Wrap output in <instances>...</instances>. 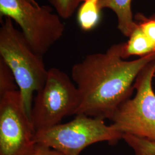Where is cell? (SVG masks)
<instances>
[{"label": "cell", "mask_w": 155, "mask_h": 155, "mask_svg": "<svg viewBox=\"0 0 155 155\" xmlns=\"http://www.w3.org/2000/svg\"><path fill=\"white\" fill-rule=\"evenodd\" d=\"M123 43L104 53L86 56L71 68V78L81 97L77 114L110 120L118 107L130 98L134 83L146 65L155 61V52L127 61L122 57Z\"/></svg>", "instance_id": "obj_1"}, {"label": "cell", "mask_w": 155, "mask_h": 155, "mask_svg": "<svg viewBox=\"0 0 155 155\" xmlns=\"http://www.w3.org/2000/svg\"><path fill=\"white\" fill-rule=\"evenodd\" d=\"M4 18L0 27V58L11 70L30 117L33 93L43 86L48 70L43 56L31 48L21 31L15 27L11 18Z\"/></svg>", "instance_id": "obj_2"}, {"label": "cell", "mask_w": 155, "mask_h": 155, "mask_svg": "<svg viewBox=\"0 0 155 155\" xmlns=\"http://www.w3.org/2000/svg\"><path fill=\"white\" fill-rule=\"evenodd\" d=\"M36 93L30 116L36 133L61 124L66 117L76 115L81 104L76 84L55 67L48 70L45 82Z\"/></svg>", "instance_id": "obj_3"}, {"label": "cell", "mask_w": 155, "mask_h": 155, "mask_svg": "<svg viewBox=\"0 0 155 155\" xmlns=\"http://www.w3.org/2000/svg\"><path fill=\"white\" fill-rule=\"evenodd\" d=\"M70 122L35 133L36 144L45 145L64 155H79L91 144L106 141L117 143L122 139V133L111 124L107 125L104 120L82 114Z\"/></svg>", "instance_id": "obj_4"}, {"label": "cell", "mask_w": 155, "mask_h": 155, "mask_svg": "<svg viewBox=\"0 0 155 155\" xmlns=\"http://www.w3.org/2000/svg\"><path fill=\"white\" fill-rule=\"evenodd\" d=\"M1 18L16 22L31 48L43 56L63 37L65 25L48 5L37 6L27 0H0Z\"/></svg>", "instance_id": "obj_5"}, {"label": "cell", "mask_w": 155, "mask_h": 155, "mask_svg": "<svg viewBox=\"0 0 155 155\" xmlns=\"http://www.w3.org/2000/svg\"><path fill=\"white\" fill-rule=\"evenodd\" d=\"M155 61L146 65L136 78L134 88L136 94L120 106L110 120L122 134H130L155 141V93L152 81Z\"/></svg>", "instance_id": "obj_6"}, {"label": "cell", "mask_w": 155, "mask_h": 155, "mask_svg": "<svg viewBox=\"0 0 155 155\" xmlns=\"http://www.w3.org/2000/svg\"><path fill=\"white\" fill-rule=\"evenodd\" d=\"M35 130L19 90L0 97V155H31Z\"/></svg>", "instance_id": "obj_7"}, {"label": "cell", "mask_w": 155, "mask_h": 155, "mask_svg": "<svg viewBox=\"0 0 155 155\" xmlns=\"http://www.w3.org/2000/svg\"><path fill=\"white\" fill-rule=\"evenodd\" d=\"M132 0H99L100 7L108 8L114 12L117 19V28L129 38L136 27L132 11Z\"/></svg>", "instance_id": "obj_8"}, {"label": "cell", "mask_w": 155, "mask_h": 155, "mask_svg": "<svg viewBox=\"0 0 155 155\" xmlns=\"http://www.w3.org/2000/svg\"><path fill=\"white\" fill-rule=\"evenodd\" d=\"M101 8L99 0H83L78 11L77 20L82 30L88 32L100 21Z\"/></svg>", "instance_id": "obj_9"}, {"label": "cell", "mask_w": 155, "mask_h": 155, "mask_svg": "<svg viewBox=\"0 0 155 155\" xmlns=\"http://www.w3.org/2000/svg\"><path fill=\"white\" fill-rule=\"evenodd\" d=\"M122 139L133 148L135 155H155V141L130 134H123Z\"/></svg>", "instance_id": "obj_10"}, {"label": "cell", "mask_w": 155, "mask_h": 155, "mask_svg": "<svg viewBox=\"0 0 155 155\" xmlns=\"http://www.w3.org/2000/svg\"><path fill=\"white\" fill-rule=\"evenodd\" d=\"M16 90L18 87L11 70L0 58V97Z\"/></svg>", "instance_id": "obj_11"}, {"label": "cell", "mask_w": 155, "mask_h": 155, "mask_svg": "<svg viewBox=\"0 0 155 155\" xmlns=\"http://www.w3.org/2000/svg\"><path fill=\"white\" fill-rule=\"evenodd\" d=\"M59 16L67 19L72 16L83 0H48Z\"/></svg>", "instance_id": "obj_12"}, {"label": "cell", "mask_w": 155, "mask_h": 155, "mask_svg": "<svg viewBox=\"0 0 155 155\" xmlns=\"http://www.w3.org/2000/svg\"><path fill=\"white\" fill-rule=\"evenodd\" d=\"M134 20L137 26L155 47V15L147 17L138 13L136 15Z\"/></svg>", "instance_id": "obj_13"}, {"label": "cell", "mask_w": 155, "mask_h": 155, "mask_svg": "<svg viewBox=\"0 0 155 155\" xmlns=\"http://www.w3.org/2000/svg\"><path fill=\"white\" fill-rule=\"evenodd\" d=\"M31 155H64L58 150L51 148L45 145L36 144Z\"/></svg>", "instance_id": "obj_14"}, {"label": "cell", "mask_w": 155, "mask_h": 155, "mask_svg": "<svg viewBox=\"0 0 155 155\" xmlns=\"http://www.w3.org/2000/svg\"><path fill=\"white\" fill-rule=\"evenodd\" d=\"M27 1H28L29 2H30L31 4H33V5L37 6H40V5L37 2V1L36 0H27Z\"/></svg>", "instance_id": "obj_15"}, {"label": "cell", "mask_w": 155, "mask_h": 155, "mask_svg": "<svg viewBox=\"0 0 155 155\" xmlns=\"http://www.w3.org/2000/svg\"></svg>", "instance_id": "obj_16"}]
</instances>
